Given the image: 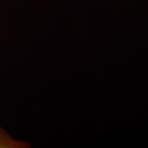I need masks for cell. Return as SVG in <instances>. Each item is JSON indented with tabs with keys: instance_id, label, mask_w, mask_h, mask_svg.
Listing matches in <instances>:
<instances>
[{
	"instance_id": "6da1fadb",
	"label": "cell",
	"mask_w": 148,
	"mask_h": 148,
	"mask_svg": "<svg viewBox=\"0 0 148 148\" xmlns=\"http://www.w3.org/2000/svg\"><path fill=\"white\" fill-rule=\"evenodd\" d=\"M30 143L21 141L12 137L3 127L0 125V148H29Z\"/></svg>"
}]
</instances>
